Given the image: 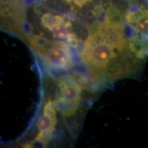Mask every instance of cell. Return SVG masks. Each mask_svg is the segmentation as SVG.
<instances>
[{
	"label": "cell",
	"instance_id": "3",
	"mask_svg": "<svg viewBox=\"0 0 148 148\" xmlns=\"http://www.w3.org/2000/svg\"><path fill=\"white\" fill-rule=\"evenodd\" d=\"M31 44L36 52L48 65L54 69H69L73 64V58L69 45L58 40H46L42 37H34Z\"/></svg>",
	"mask_w": 148,
	"mask_h": 148
},
{
	"label": "cell",
	"instance_id": "8",
	"mask_svg": "<svg viewBox=\"0 0 148 148\" xmlns=\"http://www.w3.org/2000/svg\"><path fill=\"white\" fill-rule=\"evenodd\" d=\"M71 23L69 21L56 25L51 29L53 36L58 39H66L69 33Z\"/></svg>",
	"mask_w": 148,
	"mask_h": 148
},
{
	"label": "cell",
	"instance_id": "7",
	"mask_svg": "<svg viewBox=\"0 0 148 148\" xmlns=\"http://www.w3.org/2000/svg\"><path fill=\"white\" fill-rule=\"evenodd\" d=\"M56 124L57 122L44 114L43 115L40 116L37 121V127L40 131H47L53 133L55 130Z\"/></svg>",
	"mask_w": 148,
	"mask_h": 148
},
{
	"label": "cell",
	"instance_id": "4",
	"mask_svg": "<svg viewBox=\"0 0 148 148\" xmlns=\"http://www.w3.org/2000/svg\"><path fill=\"white\" fill-rule=\"evenodd\" d=\"M61 96L72 102L79 104L81 98L80 86L71 75H66L59 80Z\"/></svg>",
	"mask_w": 148,
	"mask_h": 148
},
{
	"label": "cell",
	"instance_id": "5",
	"mask_svg": "<svg viewBox=\"0 0 148 148\" xmlns=\"http://www.w3.org/2000/svg\"><path fill=\"white\" fill-rule=\"evenodd\" d=\"M56 108L59 112L66 116H71L76 112L78 105L76 103L72 102L62 96L58 97L54 101Z\"/></svg>",
	"mask_w": 148,
	"mask_h": 148
},
{
	"label": "cell",
	"instance_id": "2",
	"mask_svg": "<svg viewBox=\"0 0 148 148\" xmlns=\"http://www.w3.org/2000/svg\"><path fill=\"white\" fill-rule=\"evenodd\" d=\"M124 18L131 51L138 58L145 59L148 57V8L140 3H131Z\"/></svg>",
	"mask_w": 148,
	"mask_h": 148
},
{
	"label": "cell",
	"instance_id": "10",
	"mask_svg": "<svg viewBox=\"0 0 148 148\" xmlns=\"http://www.w3.org/2000/svg\"><path fill=\"white\" fill-rule=\"evenodd\" d=\"M71 1H73L75 4L79 5V6H82L88 0H71Z\"/></svg>",
	"mask_w": 148,
	"mask_h": 148
},
{
	"label": "cell",
	"instance_id": "6",
	"mask_svg": "<svg viewBox=\"0 0 148 148\" xmlns=\"http://www.w3.org/2000/svg\"><path fill=\"white\" fill-rule=\"evenodd\" d=\"M68 21L69 20H66L62 16L56 15V14L49 13V12H46L42 14L40 18L42 26L49 29V31H51V29L58 24L65 23Z\"/></svg>",
	"mask_w": 148,
	"mask_h": 148
},
{
	"label": "cell",
	"instance_id": "11",
	"mask_svg": "<svg viewBox=\"0 0 148 148\" xmlns=\"http://www.w3.org/2000/svg\"><path fill=\"white\" fill-rule=\"evenodd\" d=\"M67 1H71V0H67Z\"/></svg>",
	"mask_w": 148,
	"mask_h": 148
},
{
	"label": "cell",
	"instance_id": "1",
	"mask_svg": "<svg viewBox=\"0 0 148 148\" xmlns=\"http://www.w3.org/2000/svg\"><path fill=\"white\" fill-rule=\"evenodd\" d=\"M81 58L92 74L117 79L133 74L140 61L131 51L125 31V20L99 23L90 33L81 51Z\"/></svg>",
	"mask_w": 148,
	"mask_h": 148
},
{
	"label": "cell",
	"instance_id": "9",
	"mask_svg": "<svg viewBox=\"0 0 148 148\" xmlns=\"http://www.w3.org/2000/svg\"><path fill=\"white\" fill-rule=\"evenodd\" d=\"M66 39L67 40L68 43H69L71 46H72V47H75L78 45V43H79L78 38H77L76 35L73 32H69Z\"/></svg>",
	"mask_w": 148,
	"mask_h": 148
}]
</instances>
